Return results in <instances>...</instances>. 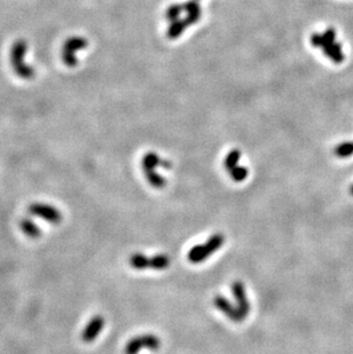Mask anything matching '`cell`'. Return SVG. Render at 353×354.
<instances>
[{
  "mask_svg": "<svg viewBox=\"0 0 353 354\" xmlns=\"http://www.w3.org/2000/svg\"><path fill=\"white\" fill-rule=\"evenodd\" d=\"M350 194H351V195L353 196V186L351 187V188H350Z\"/></svg>",
  "mask_w": 353,
  "mask_h": 354,
  "instance_id": "obj_23",
  "label": "cell"
},
{
  "mask_svg": "<svg viewBox=\"0 0 353 354\" xmlns=\"http://www.w3.org/2000/svg\"><path fill=\"white\" fill-rule=\"evenodd\" d=\"M322 37H324V44L325 43H334L336 39V31L334 29L329 28L326 30V31L322 33ZM322 44V45H324ZM322 47V46H321Z\"/></svg>",
  "mask_w": 353,
  "mask_h": 354,
  "instance_id": "obj_21",
  "label": "cell"
},
{
  "mask_svg": "<svg viewBox=\"0 0 353 354\" xmlns=\"http://www.w3.org/2000/svg\"><path fill=\"white\" fill-rule=\"evenodd\" d=\"M182 8H184V11L188 13V16L185 19V21L187 22L188 25L196 23L199 20V18H201V8H199V5L196 1H194V0L186 2V4L182 5Z\"/></svg>",
  "mask_w": 353,
  "mask_h": 354,
  "instance_id": "obj_11",
  "label": "cell"
},
{
  "mask_svg": "<svg viewBox=\"0 0 353 354\" xmlns=\"http://www.w3.org/2000/svg\"><path fill=\"white\" fill-rule=\"evenodd\" d=\"M103 326H105V320H103L102 316L96 315L94 318H92L88 325L86 326L84 332H83L82 339L86 343L93 342L99 336V333L101 332Z\"/></svg>",
  "mask_w": 353,
  "mask_h": 354,
  "instance_id": "obj_8",
  "label": "cell"
},
{
  "mask_svg": "<svg viewBox=\"0 0 353 354\" xmlns=\"http://www.w3.org/2000/svg\"><path fill=\"white\" fill-rule=\"evenodd\" d=\"M225 236L221 234H215L208 241L203 244L193 246L188 252V260L193 264H199L203 260L209 258L211 253L217 251L221 246L224 244Z\"/></svg>",
  "mask_w": 353,
  "mask_h": 354,
  "instance_id": "obj_2",
  "label": "cell"
},
{
  "mask_svg": "<svg viewBox=\"0 0 353 354\" xmlns=\"http://www.w3.org/2000/svg\"><path fill=\"white\" fill-rule=\"evenodd\" d=\"M21 228L23 232H24V234H26V235L31 239H37L42 234L41 229L38 228L37 225L29 219L23 220V221L21 222Z\"/></svg>",
  "mask_w": 353,
  "mask_h": 354,
  "instance_id": "obj_16",
  "label": "cell"
},
{
  "mask_svg": "<svg viewBox=\"0 0 353 354\" xmlns=\"http://www.w3.org/2000/svg\"><path fill=\"white\" fill-rule=\"evenodd\" d=\"M188 24L185 20H176V21L172 22L171 26H170L168 30V37L170 39L178 38L179 36L181 35L182 31L187 28Z\"/></svg>",
  "mask_w": 353,
  "mask_h": 354,
  "instance_id": "obj_15",
  "label": "cell"
},
{
  "mask_svg": "<svg viewBox=\"0 0 353 354\" xmlns=\"http://www.w3.org/2000/svg\"><path fill=\"white\" fill-rule=\"evenodd\" d=\"M144 172L146 178L148 180V182L151 183L153 187H155V188H163V187L166 185V180L163 178L161 175L156 173L155 170L147 169L144 170Z\"/></svg>",
  "mask_w": 353,
  "mask_h": 354,
  "instance_id": "obj_12",
  "label": "cell"
},
{
  "mask_svg": "<svg viewBox=\"0 0 353 354\" xmlns=\"http://www.w3.org/2000/svg\"><path fill=\"white\" fill-rule=\"evenodd\" d=\"M241 157V153L238 149H233L231 152L228 153V155L226 156L225 161H224V166L227 171H231L233 168H235L238 165V162Z\"/></svg>",
  "mask_w": 353,
  "mask_h": 354,
  "instance_id": "obj_17",
  "label": "cell"
},
{
  "mask_svg": "<svg viewBox=\"0 0 353 354\" xmlns=\"http://www.w3.org/2000/svg\"><path fill=\"white\" fill-rule=\"evenodd\" d=\"M335 155L339 158H346L353 155V142H343L335 148Z\"/></svg>",
  "mask_w": 353,
  "mask_h": 354,
  "instance_id": "obj_18",
  "label": "cell"
},
{
  "mask_svg": "<svg viewBox=\"0 0 353 354\" xmlns=\"http://www.w3.org/2000/svg\"><path fill=\"white\" fill-rule=\"evenodd\" d=\"M228 172L231 178L236 182H241L246 178V177H248V170H246V168H244V166L236 165L235 168H233L231 171Z\"/></svg>",
  "mask_w": 353,
  "mask_h": 354,
  "instance_id": "obj_19",
  "label": "cell"
},
{
  "mask_svg": "<svg viewBox=\"0 0 353 354\" xmlns=\"http://www.w3.org/2000/svg\"><path fill=\"white\" fill-rule=\"evenodd\" d=\"M161 346V340L155 335H141L130 339L125 346V354H138L140 350L157 351Z\"/></svg>",
  "mask_w": 353,
  "mask_h": 354,
  "instance_id": "obj_4",
  "label": "cell"
},
{
  "mask_svg": "<svg viewBox=\"0 0 353 354\" xmlns=\"http://www.w3.org/2000/svg\"><path fill=\"white\" fill-rule=\"evenodd\" d=\"M88 41L83 37H71L68 41H66L62 47V60L65 65L70 68L77 66L78 52L88 47Z\"/></svg>",
  "mask_w": 353,
  "mask_h": 354,
  "instance_id": "obj_3",
  "label": "cell"
},
{
  "mask_svg": "<svg viewBox=\"0 0 353 354\" xmlns=\"http://www.w3.org/2000/svg\"><path fill=\"white\" fill-rule=\"evenodd\" d=\"M311 44L314 47H321L322 44H324V37H322V35H319V33H313L311 36Z\"/></svg>",
  "mask_w": 353,
  "mask_h": 354,
  "instance_id": "obj_22",
  "label": "cell"
},
{
  "mask_svg": "<svg viewBox=\"0 0 353 354\" xmlns=\"http://www.w3.org/2000/svg\"><path fill=\"white\" fill-rule=\"evenodd\" d=\"M130 265L135 269L149 268V258L142 253H134L130 257Z\"/></svg>",
  "mask_w": 353,
  "mask_h": 354,
  "instance_id": "obj_14",
  "label": "cell"
},
{
  "mask_svg": "<svg viewBox=\"0 0 353 354\" xmlns=\"http://www.w3.org/2000/svg\"><path fill=\"white\" fill-rule=\"evenodd\" d=\"M157 166H163V168L169 169V168H171V163L159 158V157L156 155L155 153L146 154L144 158H142V168H144V170H147V169L155 170V168H157Z\"/></svg>",
  "mask_w": 353,
  "mask_h": 354,
  "instance_id": "obj_10",
  "label": "cell"
},
{
  "mask_svg": "<svg viewBox=\"0 0 353 354\" xmlns=\"http://www.w3.org/2000/svg\"><path fill=\"white\" fill-rule=\"evenodd\" d=\"M29 211L31 212L32 215L41 217V218L45 219L46 221H49L52 223H59L61 222L62 220V213L52 205L36 203V204H32L30 206Z\"/></svg>",
  "mask_w": 353,
  "mask_h": 354,
  "instance_id": "obj_5",
  "label": "cell"
},
{
  "mask_svg": "<svg viewBox=\"0 0 353 354\" xmlns=\"http://www.w3.org/2000/svg\"><path fill=\"white\" fill-rule=\"evenodd\" d=\"M28 52V44L23 39H19L11 48V65L14 72L23 79H31L35 77V69L32 66L26 63L25 56Z\"/></svg>",
  "mask_w": 353,
  "mask_h": 354,
  "instance_id": "obj_1",
  "label": "cell"
},
{
  "mask_svg": "<svg viewBox=\"0 0 353 354\" xmlns=\"http://www.w3.org/2000/svg\"><path fill=\"white\" fill-rule=\"evenodd\" d=\"M321 48L324 51V54L327 55L331 61L337 63V65L344 61L345 56L343 54L342 46L338 43H325Z\"/></svg>",
  "mask_w": 353,
  "mask_h": 354,
  "instance_id": "obj_9",
  "label": "cell"
},
{
  "mask_svg": "<svg viewBox=\"0 0 353 354\" xmlns=\"http://www.w3.org/2000/svg\"><path fill=\"white\" fill-rule=\"evenodd\" d=\"M232 292L236 300V307L239 309L243 319H245L246 316H248L249 312H250V304H249L248 297H246L244 285H243L241 281L233 282Z\"/></svg>",
  "mask_w": 353,
  "mask_h": 354,
  "instance_id": "obj_6",
  "label": "cell"
},
{
  "mask_svg": "<svg viewBox=\"0 0 353 354\" xmlns=\"http://www.w3.org/2000/svg\"><path fill=\"white\" fill-rule=\"evenodd\" d=\"M170 266V258L166 255H156L149 258V268L162 270Z\"/></svg>",
  "mask_w": 353,
  "mask_h": 354,
  "instance_id": "obj_13",
  "label": "cell"
},
{
  "mask_svg": "<svg viewBox=\"0 0 353 354\" xmlns=\"http://www.w3.org/2000/svg\"><path fill=\"white\" fill-rule=\"evenodd\" d=\"M182 11H184V8H182V6H180V5L170 6V7L168 8V11H166V19L170 20V21L175 22L178 20L179 15L181 14Z\"/></svg>",
  "mask_w": 353,
  "mask_h": 354,
  "instance_id": "obj_20",
  "label": "cell"
},
{
  "mask_svg": "<svg viewBox=\"0 0 353 354\" xmlns=\"http://www.w3.org/2000/svg\"><path fill=\"white\" fill-rule=\"evenodd\" d=\"M214 304L217 309L225 314L227 318L233 322H241L243 321V316L240 313L239 309L236 306H233L231 302L227 298L222 296H216L214 298Z\"/></svg>",
  "mask_w": 353,
  "mask_h": 354,
  "instance_id": "obj_7",
  "label": "cell"
}]
</instances>
